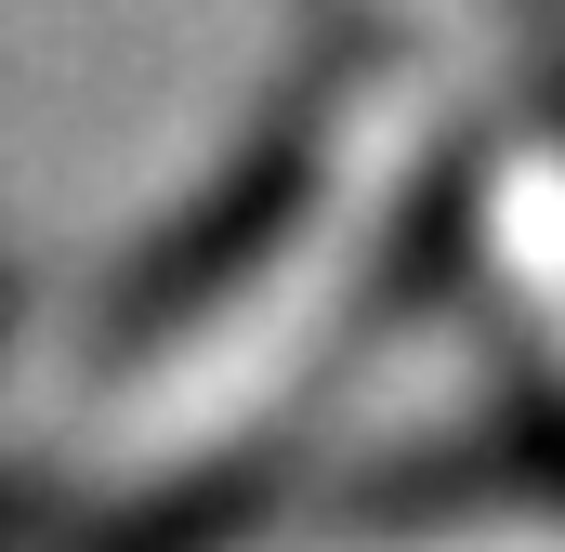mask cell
<instances>
[{
    "instance_id": "1",
    "label": "cell",
    "mask_w": 565,
    "mask_h": 552,
    "mask_svg": "<svg viewBox=\"0 0 565 552\" xmlns=\"http://www.w3.org/2000/svg\"><path fill=\"white\" fill-rule=\"evenodd\" d=\"M395 158H408V93H369L342 119L277 158V184L171 276L119 316L106 355V447H184L198 421L250 408L264 382L302 369V342L329 329V302L355 289V264L382 251L395 211Z\"/></svg>"
},
{
    "instance_id": "2",
    "label": "cell",
    "mask_w": 565,
    "mask_h": 552,
    "mask_svg": "<svg viewBox=\"0 0 565 552\" xmlns=\"http://www.w3.org/2000/svg\"><path fill=\"white\" fill-rule=\"evenodd\" d=\"M395 13H408V40H434L447 66H487L500 93H526V106L553 119V66H540L526 0H395Z\"/></svg>"
}]
</instances>
